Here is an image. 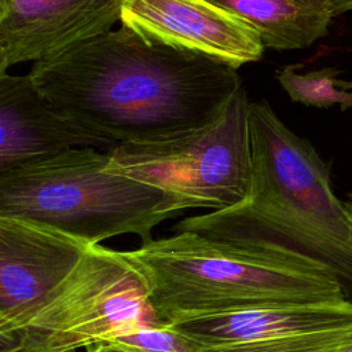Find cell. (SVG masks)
<instances>
[{"label":"cell","instance_id":"cell-17","mask_svg":"<svg viewBox=\"0 0 352 352\" xmlns=\"http://www.w3.org/2000/svg\"><path fill=\"white\" fill-rule=\"evenodd\" d=\"M345 205H346V208H348V210L352 213V194H349V197H348V199H346V202H345Z\"/></svg>","mask_w":352,"mask_h":352},{"label":"cell","instance_id":"cell-12","mask_svg":"<svg viewBox=\"0 0 352 352\" xmlns=\"http://www.w3.org/2000/svg\"><path fill=\"white\" fill-rule=\"evenodd\" d=\"M252 26L265 48L302 50L327 34L331 0H209Z\"/></svg>","mask_w":352,"mask_h":352},{"label":"cell","instance_id":"cell-5","mask_svg":"<svg viewBox=\"0 0 352 352\" xmlns=\"http://www.w3.org/2000/svg\"><path fill=\"white\" fill-rule=\"evenodd\" d=\"M249 103L242 85L202 126L113 147L109 168L173 195L182 210L234 206L252 186Z\"/></svg>","mask_w":352,"mask_h":352},{"label":"cell","instance_id":"cell-10","mask_svg":"<svg viewBox=\"0 0 352 352\" xmlns=\"http://www.w3.org/2000/svg\"><path fill=\"white\" fill-rule=\"evenodd\" d=\"M120 19L116 0H0V73L52 56Z\"/></svg>","mask_w":352,"mask_h":352},{"label":"cell","instance_id":"cell-18","mask_svg":"<svg viewBox=\"0 0 352 352\" xmlns=\"http://www.w3.org/2000/svg\"><path fill=\"white\" fill-rule=\"evenodd\" d=\"M3 352H23V351H3Z\"/></svg>","mask_w":352,"mask_h":352},{"label":"cell","instance_id":"cell-16","mask_svg":"<svg viewBox=\"0 0 352 352\" xmlns=\"http://www.w3.org/2000/svg\"><path fill=\"white\" fill-rule=\"evenodd\" d=\"M336 15L352 11V0H331Z\"/></svg>","mask_w":352,"mask_h":352},{"label":"cell","instance_id":"cell-1","mask_svg":"<svg viewBox=\"0 0 352 352\" xmlns=\"http://www.w3.org/2000/svg\"><path fill=\"white\" fill-rule=\"evenodd\" d=\"M38 91L107 146L210 122L243 85L238 69L121 25L33 62Z\"/></svg>","mask_w":352,"mask_h":352},{"label":"cell","instance_id":"cell-15","mask_svg":"<svg viewBox=\"0 0 352 352\" xmlns=\"http://www.w3.org/2000/svg\"><path fill=\"white\" fill-rule=\"evenodd\" d=\"M80 352H142V351L120 342H103V344L89 346Z\"/></svg>","mask_w":352,"mask_h":352},{"label":"cell","instance_id":"cell-4","mask_svg":"<svg viewBox=\"0 0 352 352\" xmlns=\"http://www.w3.org/2000/svg\"><path fill=\"white\" fill-rule=\"evenodd\" d=\"M109 153L76 147L0 172V217L40 223L91 245L132 234L142 243L179 201L109 168Z\"/></svg>","mask_w":352,"mask_h":352},{"label":"cell","instance_id":"cell-11","mask_svg":"<svg viewBox=\"0 0 352 352\" xmlns=\"http://www.w3.org/2000/svg\"><path fill=\"white\" fill-rule=\"evenodd\" d=\"M102 144V139L54 107L29 73H0V172Z\"/></svg>","mask_w":352,"mask_h":352},{"label":"cell","instance_id":"cell-19","mask_svg":"<svg viewBox=\"0 0 352 352\" xmlns=\"http://www.w3.org/2000/svg\"><path fill=\"white\" fill-rule=\"evenodd\" d=\"M346 352H352V349H349V351H346Z\"/></svg>","mask_w":352,"mask_h":352},{"label":"cell","instance_id":"cell-8","mask_svg":"<svg viewBox=\"0 0 352 352\" xmlns=\"http://www.w3.org/2000/svg\"><path fill=\"white\" fill-rule=\"evenodd\" d=\"M91 246L40 223L0 217V336L19 330Z\"/></svg>","mask_w":352,"mask_h":352},{"label":"cell","instance_id":"cell-7","mask_svg":"<svg viewBox=\"0 0 352 352\" xmlns=\"http://www.w3.org/2000/svg\"><path fill=\"white\" fill-rule=\"evenodd\" d=\"M194 352H346L352 301L263 308L169 323Z\"/></svg>","mask_w":352,"mask_h":352},{"label":"cell","instance_id":"cell-3","mask_svg":"<svg viewBox=\"0 0 352 352\" xmlns=\"http://www.w3.org/2000/svg\"><path fill=\"white\" fill-rule=\"evenodd\" d=\"M252 186L227 209L187 217L173 230L274 243L329 265L352 287V213L331 187L330 168L267 100L249 103Z\"/></svg>","mask_w":352,"mask_h":352},{"label":"cell","instance_id":"cell-14","mask_svg":"<svg viewBox=\"0 0 352 352\" xmlns=\"http://www.w3.org/2000/svg\"><path fill=\"white\" fill-rule=\"evenodd\" d=\"M142 352H194V344L175 326L164 322L143 324L114 341Z\"/></svg>","mask_w":352,"mask_h":352},{"label":"cell","instance_id":"cell-6","mask_svg":"<svg viewBox=\"0 0 352 352\" xmlns=\"http://www.w3.org/2000/svg\"><path fill=\"white\" fill-rule=\"evenodd\" d=\"M157 322L139 267L99 243L19 330L0 336V352H80Z\"/></svg>","mask_w":352,"mask_h":352},{"label":"cell","instance_id":"cell-13","mask_svg":"<svg viewBox=\"0 0 352 352\" xmlns=\"http://www.w3.org/2000/svg\"><path fill=\"white\" fill-rule=\"evenodd\" d=\"M302 65H287L276 73V80L292 100L305 106L326 109L340 106L341 110L352 109V81L340 78L336 67H322L298 73Z\"/></svg>","mask_w":352,"mask_h":352},{"label":"cell","instance_id":"cell-2","mask_svg":"<svg viewBox=\"0 0 352 352\" xmlns=\"http://www.w3.org/2000/svg\"><path fill=\"white\" fill-rule=\"evenodd\" d=\"M126 254L142 271L164 323L348 300L329 265L280 245L177 231Z\"/></svg>","mask_w":352,"mask_h":352},{"label":"cell","instance_id":"cell-9","mask_svg":"<svg viewBox=\"0 0 352 352\" xmlns=\"http://www.w3.org/2000/svg\"><path fill=\"white\" fill-rule=\"evenodd\" d=\"M121 25L151 41L188 50L235 69L261 59L260 34L209 0H116Z\"/></svg>","mask_w":352,"mask_h":352}]
</instances>
